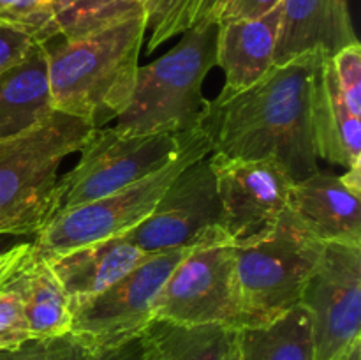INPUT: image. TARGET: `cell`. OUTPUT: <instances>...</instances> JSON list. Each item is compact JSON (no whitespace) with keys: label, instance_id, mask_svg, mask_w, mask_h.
<instances>
[{"label":"cell","instance_id":"4316f807","mask_svg":"<svg viewBox=\"0 0 361 360\" xmlns=\"http://www.w3.org/2000/svg\"><path fill=\"white\" fill-rule=\"evenodd\" d=\"M34 239L35 235L0 233V289L9 284L11 279L32 253Z\"/></svg>","mask_w":361,"mask_h":360},{"label":"cell","instance_id":"7402d4cb","mask_svg":"<svg viewBox=\"0 0 361 360\" xmlns=\"http://www.w3.org/2000/svg\"><path fill=\"white\" fill-rule=\"evenodd\" d=\"M197 0H148L147 30L150 32L148 52H154L168 39L183 34L194 25Z\"/></svg>","mask_w":361,"mask_h":360},{"label":"cell","instance_id":"8992f818","mask_svg":"<svg viewBox=\"0 0 361 360\" xmlns=\"http://www.w3.org/2000/svg\"><path fill=\"white\" fill-rule=\"evenodd\" d=\"M210 152L212 143L207 131L201 126L189 131L180 154L159 172L108 196L56 212L35 235V251L49 256L85 244L126 235L150 215L159 198L187 164Z\"/></svg>","mask_w":361,"mask_h":360},{"label":"cell","instance_id":"5b68a950","mask_svg":"<svg viewBox=\"0 0 361 360\" xmlns=\"http://www.w3.org/2000/svg\"><path fill=\"white\" fill-rule=\"evenodd\" d=\"M233 249L245 328L270 323L300 306L323 242L310 235L288 207L270 233Z\"/></svg>","mask_w":361,"mask_h":360},{"label":"cell","instance_id":"ffe728a7","mask_svg":"<svg viewBox=\"0 0 361 360\" xmlns=\"http://www.w3.org/2000/svg\"><path fill=\"white\" fill-rule=\"evenodd\" d=\"M240 360H316L312 321L303 306L274 321L235 332Z\"/></svg>","mask_w":361,"mask_h":360},{"label":"cell","instance_id":"d4e9b609","mask_svg":"<svg viewBox=\"0 0 361 360\" xmlns=\"http://www.w3.org/2000/svg\"><path fill=\"white\" fill-rule=\"evenodd\" d=\"M80 0H27L7 21L23 27L34 37L51 18Z\"/></svg>","mask_w":361,"mask_h":360},{"label":"cell","instance_id":"e575fe53","mask_svg":"<svg viewBox=\"0 0 361 360\" xmlns=\"http://www.w3.org/2000/svg\"><path fill=\"white\" fill-rule=\"evenodd\" d=\"M335 360H361V339L353 342V344Z\"/></svg>","mask_w":361,"mask_h":360},{"label":"cell","instance_id":"83f0119b","mask_svg":"<svg viewBox=\"0 0 361 360\" xmlns=\"http://www.w3.org/2000/svg\"><path fill=\"white\" fill-rule=\"evenodd\" d=\"M282 0H226L217 14V23L236 20H254L277 9Z\"/></svg>","mask_w":361,"mask_h":360},{"label":"cell","instance_id":"d6986e66","mask_svg":"<svg viewBox=\"0 0 361 360\" xmlns=\"http://www.w3.org/2000/svg\"><path fill=\"white\" fill-rule=\"evenodd\" d=\"M23 300L30 339L49 341L71 332V304L59 277L44 256L32 249L11 279Z\"/></svg>","mask_w":361,"mask_h":360},{"label":"cell","instance_id":"4dcf8cb0","mask_svg":"<svg viewBox=\"0 0 361 360\" xmlns=\"http://www.w3.org/2000/svg\"><path fill=\"white\" fill-rule=\"evenodd\" d=\"M0 360H48V341L30 339L13 349H0Z\"/></svg>","mask_w":361,"mask_h":360},{"label":"cell","instance_id":"2e32d148","mask_svg":"<svg viewBox=\"0 0 361 360\" xmlns=\"http://www.w3.org/2000/svg\"><path fill=\"white\" fill-rule=\"evenodd\" d=\"M279 20L281 6L254 20L219 23L215 66L226 74L221 94H238L252 87L275 66Z\"/></svg>","mask_w":361,"mask_h":360},{"label":"cell","instance_id":"1f68e13d","mask_svg":"<svg viewBox=\"0 0 361 360\" xmlns=\"http://www.w3.org/2000/svg\"><path fill=\"white\" fill-rule=\"evenodd\" d=\"M221 4L222 0H197L194 25L203 23V21H215V18H217L219 14V9H221Z\"/></svg>","mask_w":361,"mask_h":360},{"label":"cell","instance_id":"44dd1931","mask_svg":"<svg viewBox=\"0 0 361 360\" xmlns=\"http://www.w3.org/2000/svg\"><path fill=\"white\" fill-rule=\"evenodd\" d=\"M235 332L219 325H178L152 320L141 332L148 360H228Z\"/></svg>","mask_w":361,"mask_h":360},{"label":"cell","instance_id":"30bf717a","mask_svg":"<svg viewBox=\"0 0 361 360\" xmlns=\"http://www.w3.org/2000/svg\"><path fill=\"white\" fill-rule=\"evenodd\" d=\"M154 318L190 327L243 328L233 246L208 244L192 247L159 292Z\"/></svg>","mask_w":361,"mask_h":360},{"label":"cell","instance_id":"ac0fdd59","mask_svg":"<svg viewBox=\"0 0 361 360\" xmlns=\"http://www.w3.org/2000/svg\"><path fill=\"white\" fill-rule=\"evenodd\" d=\"M55 112L48 81L44 42L0 74V140L25 133Z\"/></svg>","mask_w":361,"mask_h":360},{"label":"cell","instance_id":"ba28073f","mask_svg":"<svg viewBox=\"0 0 361 360\" xmlns=\"http://www.w3.org/2000/svg\"><path fill=\"white\" fill-rule=\"evenodd\" d=\"M210 154L175 176L150 215L123 235L129 242L147 254L229 244L222 232L221 198Z\"/></svg>","mask_w":361,"mask_h":360},{"label":"cell","instance_id":"7a4b0ae2","mask_svg":"<svg viewBox=\"0 0 361 360\" xmlns=\"http://www.w3.org/2000/svg\"><path fill=\"white\" fill-rule=\"evenodd\" d=\"M145 34L147 16L140 13L44 42L53 109L95 129L118 119L130 102Z\"/></svg>","mask_w":361,"mask_h":360},{"label":"cell","instance_id":"7c38bea8","mask_svg":"<svg viewBox=\"0 0 361 360\" xmlns=\"http://www.w3.org/2000/svg\"><path fill=\"white\" fill-rule=\"evenodd\" d=\"M222 207V232L231 246L259 240L289 207L295 180L274 159L243 161L210 154Z\"/></svg>","mask_w":361,"mask_h":360},{"label":"cell","instance_id":"52a82bcc","mask_svg":"<svg viewBox=\"0 0 361 360\" xmlns=\"http://www.w3.org/2000/svg\"><path fill=\"white\" fill-rule=\"evenodd\" d=\"M187 133L127 134L115 127L94 129L78 150V164L59 179L55 210L99 200L159 172L180 154Z\"/></svg>","mask_w":361,"mask_h":360},{"label":"cell","instance_id":"9c48e42d","mask_svg":"<svg viewBox=\"0 0 361 360\" xmlns=\"http://www.w3.org/2000/svg\"><path fill=\"white\" fill-rule=\"evenodd\" d=\"M190 249L150 254L102 293L71 304L69 334L87 349L137 337L154 320V304L166 279Z\"/></svg>","mask_w":361,"mask_h":360},{"label":"cell","instance_id":"8d00e7d4","mask_svg":"<svg viewBox=\"0 0 361 360\" xmlns=\"http://www.w3.org/2000/svg\"><path fill=\"white\" fill-rule=\"evenodd\" d=\"M226 2V0H222V4H224ZM222 4H221V7H222ZM219 11H221V9H219ZM215 20H217V18H215Z\"/></svg>","mask_w":361,"mask_h":360},{"label":"cell","instance_id":"6da1fadb","mask_svg":"<svg viewBox=\"0 0 361 360\" xmlns=\"http://www.w3.org/2000/svg\"><path fill=\"white\" fill-rule=\"evenodd\" d=\"M319 52L274 66L238 94H219L207 102L200 126L212 152L229 159H274L295 182L317 166L312 131V76Z\"/></svg>","mask_w":361,"mask_h":360},{"label":"cell","instance_id":"5bb4252c","mask_svg":"<svg viewBox=\"0 0 361 360\" xmlns=\"http://www.w3.org/2000/svg\"><path fill=\"white\" fill-rule=\"evenodd\" d=\"M289 210L319 242L361 246L360 193H355L341 175L317 169L293 182Z\"/></svg>","mask_w":361,"mask_h":360},{"label":"cell","instance_id":"9a60e30c","mask_svg":"<svg viewBox=\"0 0 361 360\" xmlns=\"http://www.w3.org/2000/svg\"><path fill=\"white\" fill-rule=\"evenodd\" d=\"M148 256L150 254L120 235L44 258L69 296V304H73L108 289Z\"/></svg>","mask_w":361,"mask_h":360},{"label":"cell","instance_id":"603a6c76","mask_svg":"<svg viewBox=\"0 0 361 360\" xmlns=\"http://www.w3.org/2000/svg\"><path fill=\"white\" fill-rule=\"evenodd\" d=\"M30 341L23 300L14 286L0 289V349H13Z\"/></svg>","mask_w":361,"mask_h":360},{"label":"cell","instance_id":"8fae6325","mask_svg":"<svg viewBox=\"0 0 361 360\" xmlns=\"http://www.w3.org/2000/svg\"><path fill=\"white\" fill-rule=\"evenodd\" d=\"M300 306L312 321L316 360H335L361 339V246L323 244Z\"/></svg>","mask_w":361,"mask_h":360},{"label":"cell","instance_id":"277c9868","mask_svg":"<svg viewBox=\"0 0 361 360\" xmlns=\"http://www.w3.org/2000/svg\"><path fill=\"white\" fill-rule=\"evenodd\" d=\"M95 127L53 112L25 133L0 140V233L37 235L55 215L62 159L78 152Z\"/></svg>","mask_w":361,"mask_h":360},{"label":"cell","instance_id":"f546056e","mask_svg":"<svg viewBox=\"0 0 361 360\" xmlns=\"http://www.w3.org/2000/svg\"><path fill=\"white\" fill-rule=\"evenodd\" d=\"M48 360H87V348L71 334L49 339Z\"/></svg>","mask_w":361,"mask_h":360},{"label":"cell","instance_id":"3957f363","mask_svg":"<svg viewBox=\"0 0 361 360\" xmlns=\"http://www.w3.org/2000/svg\"><path fill=\"white\" fill-rule=\"evenodd\" d=\"M217 21L183 32L175 48L137 67L130 102L113 127L127 134H182L200 127L207 109L203 81L217 56Z\"/></svg>","mask_w":361,"mask_h":360},{"label":"cell","instance_id":"484cf974","mask_svg":"<svg viewBox=\"0 0 361 360\" xmlns=\"http://www.w3.org/2000/svg\"><path fill=\"white\" fill-rule=\"evenodd\" d=\"M35 42L23 27L0 20V74L20 64Z\"/></svg>","mask_w":361,"mask_h":360},{"label":"cell","instance_id":"cb8c5ba5","mask_svg":"<svg viewBox=\"0 0 361 360\" xmlns=\"http://www.w3.org/2000/svg\"><path fill=\"white\" fill-rule=\"evenodd\" d=\"M335 78L349 112L361 116V46L360 42L341 49L331 56Z\"/></svg>","mask_w":361,"mask_h":360},{"label":"cell","instance_id":"f1b7e54d","mask_svg":"<svg viewBox=\"0 0 361 360\" xmlns=\"http://www.w3.org/2000/svg\"><path fill=\"white\" fill-rule=\"evenodd\" d=\"M87 360H148L141 334L109 348L87 349Z\"/></svg>","mask_w":361,"mask_h":360},{"label":"cell","instance_id":"d590c367","mask_svg":"<svg viewBox=\"0 0 361 360\" xmlns=\"http://www.w3.org/2000/svg\"><path fill=\"white\" fill-rule=\"evenodd\" d=\"M228 360H240L238 352H236V342H233V348H231V352H229Z\"/></svg>","mask_w":361,"mask_h":360},{"label":"cell","instance_id":"836d02e7","mask_svg":"<svg viewBox=\"0 0 361 360\" xmlns=\"http://www.w3.org/2000/svg\"><path fill=\"white\" fill-rule=\"evenodd\" d=\"M27 0H0V20L7 21Z\"/></svg>","mask_w":361,"mask_h":360},{"label":"cell","instance_id":"4fadbf2b","mask_svg":"<svg viewBox=\"0 0 361 360\" xmlns=\"http://www.w3.org/2000/svg\"><path fill=\"white\" fill-rule=\"evenodd\" d=\"M356 42L348 0H282L275 66L310 52L334 56Z\"/></svg>","mask_w":361,"mask_h":360},{"label":"cell","instance_id":"d6a6232c","mask_svg":"<svg viewBox=\"0 0 361 360\" xmlns=\"http://www.w3.org/2000/svg\"><path fill=\"white\" fill-rule=\"evenodd\" d=\"M341 176H342V180H344V182L348 184L353 191H355V193L361 194V162L360 164L351 166V168L348 169V173H345V175H341Z\"/></svg>","mask_w":361,"mask_h":360},{"label":"cell","instance_id":"e0dca14e","mask_svg":"<svg viewBox=\"0 0 361 360\" xmlns=\"http://www.w3.org/2000/svg\"><path fill=\"white\" fill-rule=\"evenodd\" d=\"M312 131L317 157L331 164L361 162V120L349 112L335 78L331 56H317L312 76Z\"/></svg>","mask_w":361,"mask_h":360}]
</instances>
